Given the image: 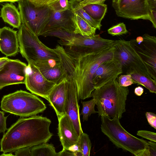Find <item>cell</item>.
I'll list each match as a JSON object with an SVG mask.
<instances>
[{
    "label": "cell",
    "instance_id": "6da1fadb",
    "mask_svg": "<svg viewBox=\"0 0 156 156\" xmlns=\"http://www.w3.org/2000/svg\"><path fill=\"white\" fill-rule=\"evenodd\" d=\"M54 49L68 76L74 81L79 100L91 97L95 89L93 83L94 75L101 63L113 59L115 48L111 46L98 52L75 57L68 55L62 46L57 45Z\"/></svg>",
    "mask_w": 156,
    "mask_h": 156
},
{
    "label": "cell",
    "instance_id": "7a4b0ae2",
    "mask_svg": "<svg viewBox=\"0 0 156 156\" xmlns=\"http://www.w3.org/2000/svg\"><path fill=\"white\" fill-rule=\"evenodd\" d=\"M51 123L49 119L41 116L19 119L4 133L0 151L12 153L23 147L47 143L53 136L49 130Z\"/></svg>",
    "mask_w": 156,
    "mask_h": 156
},
{
    "label": "cell",
    "instance_id": "3957f363",
    "mask_svg": "<svg viewBox=\"0 0 156 156\" xmlns=\"http://www.w3.org/2000/svg\"><path fill=\"white\" fill-rule=\"evenodd\" d=\"M129 93L128 87L120 86L116 79L95 89L91 97L97 101L98 115L120 119L126 112V101Z\"/></svg>",
    "mask_w": 156,
    "mask_h": 156
},
{
    "label": "cell",
    "instance_id": "277c9868",
    "mask_svg": "<svg viewBox=\"0 0 156 156\" xmlns=\"http://www.w3.org/2000/svg\"><path fill=\"white\" fill-rule=\"evenodd\" d=\"M102 132L116 147L136 156H147V141L130 134L122 126L119 119L101 116Z\"/></svg>",
    "mask_w": 156,
    "mask_h": 156
},
{
    "label": "cell",
    "instance_id": "5b68a950",
    "mask_svg": "<svg viewBox=\"0 0 156 156\" xmlns=\"http://www.w3.org/2000/svg\"><path fill=\"white\" fill-rule=\"evenodd\" d=\"M54 36L60 39L59 43L64 46L66 52L73 57L98 52L112 46L115 41L103 38L99 34L87 36L65 31H58Z\"/></svg>",
    "mask_w": 156,
    "mask_h": 156
},
{
    "label": "cell",
    "instance_id": "8992f818",
    "mask_svg": "<svg viewBox=\"0 0 156 156\" xmlns=\"http://www.w3.org/2000/svg\"><path fill=\"white\" fill-rule=\"evenodd\" d=\"M1 108L7 112L27 117L43 112L46 106L36 96L20 90L3 96L1 101Z\"/></svg>",
    "mask_w": 156,
    "mask_h": 156
},
{
    "label": "cell",
    "instance_id": "52a82bcc",
    "mask_svg": "<svg viewBox=\"0 0 156 156\" xmlns=\"http://www.w3.org/2000/svg\"><path fill=\"white\" fill-rule=\"evenodd\" d=\"M17 36L20 53L28 63L34 64L45 59L59 58L54 49L43 43L24 24L22 23Z\"/></svg>",
    "mask_w": 156,
    "mask_h": 156
},
{
    "label": "cell",
    "instance_id": "ba28073f",
    "mask_svg": "<svg viewBox=\"0 0 156 156\" xmlns=\"http://www.w3.org/2000/svg\"><path fill=\"white\" fill-rule=\"evenodd\" d=\"M113 46L115 48L114 58L121 63L122 70L125 69L126 74L136 72L153 79L130 41L115 40Z\"/></svg>",
    "mask_w": 156,
    "mask_h": 156
},
{
    "label": "cell",
    "instance_id": "9c48e42d",
    "mask_svg": "<svg viewBox=\"0 0 156 156\" xmlns=\"http://www.w3.org/2000/svg\"><path fill=\"white\" fill-rule=\"evenodd\" d=\"M22 23L38 37L47 22L51 10L48 6L37 7L28 0L18 2Z\"/></svg>",
    "mask_w": 156,
    "mask_h": 156
},
{
    "label": "cell",
    "instance_id": "30bf717a",
    "mask_svg": "<svg viewBox=\"0 0 156 156\" xmlns=\"http://www.w3.org/2000/svg\"><path fill=\"white\" fill-rule=\"evenodd\" d=\"M112 6L119 17L137 20L151 21L150 0H118Z\"/></svg>",
    "mask_w": 156,
    "mask_h": 156
},
{
    "label": "cell",
    "instance_id": "8fae6325",
    "mask_svg": "<svg viewBox=\"0 0 156 156\" xmlns=\"http://www.w3.org/2000/svg\"><path fill=\"white\" fill-rule=\"evenodd\" d=\"M143 41L138 44L135 39L131 44L147 67L152 78L156 81V38L145 34L142 36Z\"/></svg>",
    "mask_w": 156,
    "mask_h": 156
},
{
    "label": "cell",
    "instance_id": "7c38bea8",
    "mask_svg": "<svg viewBox=\"0 0 156 156\" xmlns=\"http://www.w3.org/2000/svg\"><path fill=\"white\" fill-rule=\"evenodd\" d=\"M26 88L32 94L47 100L48 96L56 84L46 79L38 68L32 63H28L24 83Z\"/></svg>",
    "mask_w": 156,
    "mask_h": 156
},
{
    "label": "cell",
    "instance_id": "4fadbf2b",
    "mask_svg": "<svg viewBox=\"0 0 156 156\" xmlns=\"http://www.w3.org/2000/svg\"><path fill=\"white\" fill-rule=\"evenodd\" d=\"M27 64L19 59H9L0 70V89L11 85L25 83Z\"/></svg>",
    "mask_w": 156,
    "mask_h": 156
},
{
    "label": "cell",
    "instance_id": "5bb4252c",
    "mask_svg": "<svg viewBox=\"0 0 156 156\" xmlns=\"http://www.w3.org/2000/svg\"><path fill=\"white\" fill-rule=\"evenodd\" d=\"M74 15L71 8L61 12H55L51 10L49 17L40 36L46 37L48 34L58 30L74 33L75 29Z\"/></svg>",
    "mask_w": 156,
    "mask_h": 156
},
{
    "label": "cell",
    "instance_id": "9a60e30c",
    "mask_svg": "<svg viewBox=\"0 0 156 156\" xmlns=\"http://www.w3.org/2000/svg\"><path fill=\"white\" fill-rule=\"evenodd\" d=\"M67 80L65 112L72 121L79 137L83 131L80 122L76 88L74 81L70 76H68Z\"/></svg>",
    "mask_w": 156,
    "mask_h": 156
},
{
    "label": "cell",
    "instance_id": "2e32d148",
    "mask_svg": "<svg viewBox=\"0 0 156 156\" xmlns=\"http://www.w3.org/2000/svg\"><path fill=\"white\" fill-rule=\"evenodd\" d=\"M122 72L121 64L114 58L103 62L97 69L93 77L95 89L116 79Z\"/></svg>",
    "mask_w": 156,
    "mask_h": 156
},
{
    "label": "cell",
    "instance_id": "e0dca14e",
    "mask_svg": "<svg viewBox=\"0 0 156 156\" xmlns=\"http://www.w3.org/2000/svg\"><path fill=\"white\" fill-rule=\"evenodd\" d=\"M33 64L46 79L56 84L61 82L68 76L59 58L41 60Z\"/></svg>",
    "mask_w": 156,
    "mask_h": 156
},
{
    "label": "cell",
    "instance_id": "ac0fdd59",
    "mask_svg": "<svg viewBox=\"0 0 156 156\" xmlns=\"http://www.w3.org/2000/svg\"><path fill=\"white\" fill-rule=\"evenodd\" d=\"M58 119L60 140L63 149H68L77 143L79 137L72 121L66 114Z\"/></svg>",
    "mask_w": 156,
    "mask_h": 156
},
{
    "label": "cell",
    "instance_id": "d6986e66",
    "mask_svg": "<svg viewBox=\"0 0 156 156\" xmlns=\"http://www.w3.org/2000/svg\"><path fill=\"white\" fill-rule=\"evenodd\" d=\"M17 31L8 27L0 29V51L6 56H15L19 51Z\"/></svg>",
    "mask_w": 156,
    "mask_h": 156
},
{
    "label": "cell",
    "instance_id": "ffe728a7",
    "mask_svg": "<svg viewBox=\"0 0 156 156\" xmlns=\"http://www.w3.org/2000/svg\"><path fill=\"white\" fill-rule=\"evenodd\" d=\"M67 77L56 84L48 96L47 100L54 110L58 118L66 113L64 106L67 87Z\"/></svg>",
    "mask_w": 156,
    "mask_h": 156
},
{
    "label": "cell",
    "instance_id": "44dd1931",
    "mask_svg": "<svg viewBox=\"0 0 156 156\" xmlns=\"http://www.w3.org/2000/svg\"><path fill=\"white\" fill-rule=\"evenodd\" d=\"M1 17L3 20L14 28L19 29L22 24L20 12L12 3L3 5L1 11Z\"/></svg>",
    "mask_w": 156,
    "mask_h": 156
},
{
    "label": "cell",
    "instance_id": "7402d4cb",
    "mask_svg": "<svg viewBox=\"0 0 156 156\" xmlns=\"http://www.w3.org/2000/svg\"><path fill=\"white\" fill-rule=\"evenodd\" d=\"M74 14V22L75 27L74 34L87 36L95 35L96 28L91 26L78 15L75 13Z\"/></svg>",
    "mask_w": 156,
    "mask_h": 156
},
{
    "label": "cell",
    "instance_id": "603a6c76",
    "mask_svg": "<svg viewBox=\"0 0 156 156\" xmlns=\"http://www.w3.org/2000/svg\"><path fill=\"white\" fill-rule=\"evenodd\" d=\"M82 8L93 19L101 22L106 12L107 6L104 3L92 4L86 5Z\"/></svg>",
    "mask_w": 156,
    "mask_h": 156
},
{
    "label": "cell",
    "instance_id": "cb8c5ba5",
    "mask_svg": "<svg viewBox=\"0 0 156 156\" xmlns=\"http://www.w3.org/2000/svg\"><path fill=\"white\" fill-rule=\"evenodd\" d=\"M133 83L141 85L147 88L152 93H156V81L152 79L139 73H129Z\"/></svg>",
    "mask_w": 156,
    "mask_h": 156
},
{
    "label": "cell",
    "instance_id": "d4e9b609",
    "mask_svg": "<svg viewBox=\"0 0 156 156\" xmlns=\"http://www.w3.org/2000/svg\"><path fill=\"white\" fill-rule=\"evenodd\" d=\"M31 156H58V153L51 144L46 143L32 146Z\"/></svg>",
    "mask_w": 156,
    "mask_h": 156
},
{
    "label": "cell",
    "instance_id": "484cf974",
    "mask_svg": "<svg viewBox=\"0 0 156 156\" xmlns=\"http://www.w3.org/2000/svg\"><path fill=\"white\" fill-rule=\"evenodd\" d=\"M81 156H89L90 155L91 143L88 135L83 132L79 136L77 142Z\"/></svg>",
    "mask_w": 156,
    "mask_h": 156
},
{
    "label": "cell",
    "instance_id": "4316f807",
    "mask_svg": "<svg viewBox=\"0 0 156 156\" xmlns=\"http://www.w3.org/2000/svg\"><path fill=\"white\" fill-rule=\"evenodd\" d=\"M81 103L82 108L80 115L83 116V121H87L89 117L91 114L98 113L94 108L95 106L97 104V101L94 98L87 101H81Z\"/></svg>",
    "mask_w": 156,
    "mask_h": 156
},
{
    "label": "cell",
    "instance_id": "83f0119b",
    "mask_svg": "<svg viewBox=\"0 0 156 156\" xmlns=\"http://www.w3.org/2000/svg\"><path fill=\"white\" fill-rule=\"evenodd\" d=\"M74 13L78 15L92 27L100 30L101 25V22H98L93 19L83 9L80 8L77 10L73 11Z\"/></svg>",
    "mask_w": 156,
    "mask_h": 156
},
{
    "label": "cell",
    "instance_id": "f1b7e54d",
    "mask_svg": "<svg viewBox=\"0 0 156 156\" xmlns=\"http://www.w3.org/2000/svg\"><path fill=\"white\" fill-rule=\"evenodd\" d=\"M48 6L51 10L55 12H61L71 8L68 0H58Z\"/></svg>",
    "mask_w": 156,
    "mask_h": 156
},
{
    "label": "cell",
    "instance_id": "f546056e",
    "mask_svg": "<svg viewBox=\"0 0 156 156\" xmlns=\"http://www.w3.org/2000/svg\"><path fill=\"white\" fill-rule=\"evenodd\" d=\"M107 31L108 34L113 36L125 34L128 32L123 23H120L112 27Z\"/></svg>",
    "mask_w": 156,
    "mask_h": 156
},
{
    "label": "cell",
    "instance_id": "4dcf8cb0",
    "mask_svg": "<svg viewBox=\"0 0 156 156\" xmlns=\"http://www.w3.org/2000/svg\"><path fill=\"white\" fill-rule=\"evenodd\" d=\"M137 135L151 141L156 142V133H155L145 130H140L137 131Z\"/></svg>",
    "mask_w": 156,
    "mask_h": 156
},
{
    "label": "cell",
    "instance_id": "1f68e13d",
    "mask_svg": "<svg viewBox=\"0 0 156 156\" xmlns=\"http://www.w3.org/2000/svg\"><path fill=\"white\" fill-rule=\"evenodd\" d=\"M118 83L120 86L123 87H128L133 83L131 75L129 74L120 76Z\"/></svg>",
    "mask_w": 156,
    "mask_h": 156
},
{
    "label": "cell",
    "instance_id": "d6a6232c",
    "mask_svg": "<svg viewBox=\"0 0 156 156\" xmlns=\"http://www.w3.org/2000/svg\"><path fill=\"white\" fill-rule=\"evenodd\" d=\"M106 0H83L81 2L77 3L71 9L73 11H75L83 8L84 6L87 5L92 4L104 3Z\"/></svg>",
    "mask_w": 156,
    "mask_h": 156
},
{
    "label": "cell",
    "instance_id": "836d02e7",
    "mask_svg": "<svg viewBox=\"0 0 156 156\" xmlns=\"http://www.w3.org/2000/svg\"><path fill=\"white\" fill-rule=\"evenodd\" d=\"M37 7L48 6L49 4L58 0H28Z\"/></svg>",
    "mask_w": 156,
    "mask_h": 156
},
{
    "label": "cell",
    "instance_id": "e575fe53",
    "mask_svg": "<svg viewBox=\"0 0 156 156\" xmlns=\"http://www.w3.org/2000/svg\"><path fill=\"white\" fill-rule=\"evenodd\" d=\"M145 115L149 124L155 129H156V115L155 114L147 112Z\"/></svg>",
    "mask_w": 156,
    "mask_h": 156
},
{
    "label": "cell",
    "instance_id": "d590c367",
    "mask_svg": "<svg viewBox=\"0 0 156 156\" xmlns=\"http://www.w3.org/2000/svg\"><path fill=\"white\" fill-rule=\"evenodd\" d=\"M32 147H26L18 149L14 152L15 156H31V151Z\"/></svg>",
    "mask_w": 156,
    "mask_h": 156
},
{
    "label": "cell",
    "instance_id": "8d00e7d4",
    "mask_svg": "<svg viewBox=\"0 0 156 156\" xmlns=\"http://www.w3.org/2000/svg\"><path fill=\"white\" fill-rule=\"evenodd\" d=\"M147 153L148 156H156V142L147 141Z\"/></svg>",
    "mask_w": 156,
    "mask_h": 156
},
{
    "label": "cell",
    "instance_id": "74e56055",
    "mask_svg": "<svg viewBox=\"0 0 156 156\" xmlns=\"http://www.w3.org/2000/svg\"><path fill=\"white\" fill-rule=\"evenodd\" d=\"M7 118V117L4 115V113L0 111V133H4L7 130L6 124Z\"/></svg>",
    "mask_w": 156,
    "mask_h": 156
},
{
    "label": "cell",
    "instance_id": "f35d334b",
    "mask_svg": "<svg viewBox=\"0 0 156 156\" xmlns=\"http://www.w3.org/2000/svg\"><path fill=\"white\" fill-rule=\"evenodd\" d=\"M75 156L74 153L72 150L68 149H64L58 153V156Z\"/></svg>",
    "mask_w": 156,
    "mask_h": 156
},
{
    "label": "cell",
    "instance_id": "ab89813d",
    "mask_svg": "<svg viewBox=\"0 0 156 156\" xmlns=\"http://www.w3.org/2000/svg\"><path fill=\"white\" fill-rule=\"evenodd\" d=\"M151 21L153 26L156 28V9H152L151 10L150 15Z\"/></svg>",
    "mask_w": 156,
    "mask_h": 156
},
{
    "label": "cell",
    "instance_id": "60d3db41",
    "mask_svg": "<svg viewBox=\"0 0 156 156\" xmlns=\"http://www.w3.org/2000/svg\"><path fill=\"white\" fill-rule=\"evenodd\" d=\"M144 90L143 87L140 86H138L136 87L134 90L135 94L138 96H140L143 94Z\"/></svg>",
    "mask_w": 156,
    "mask_h": 156
},
{
    "label": "cell",
    "instance_id": "b9f144b4",
    "mask_svg": "<svg viewBox=\"0 0 156 156\" xmlns=\"http://www.w3.org/2000/svg\"><path fill=\"white\" fill-rule=\"evenodd\" d=\"M9 59L7 57H0V70L8 62Z\"/></svg>",
    "mask_w": 156,
    "mask_h": 156
},
{
    "label": "cell",
    "instance_id": "7bdbcfd3",
    "mask_svg": "<svg viewBox=\"0 0 156 156\" xmlns=\"http://www.w3.org/2000/svg\"><path fill=\"white\" fill-rule=\"evenodd\" d=\"M83 0H70L69 2L70 6L71 8H73L77 3L81 2Z\"/></svg>",
    "mask_w": 156,
    "mask_h": 156
},
{
    "label": "cell",
    "instance_id": "ee69618b",
    "mask_svg": "<svg viewBox=\"0 0 156 156\" xmlns=\"http://www.w3.org/2000/svg\"><path fill=\"white\" fill-rule=\"evenodd\" d=\"M150 4L151 9H156V0H150Z\"/></svg>",
    "mask_w": 156,
    "mask_h": 156
},
{
    "label": "cell",
    "instance_id": "f6af8a7d",
    "mask_svg": "<svg viewBox=\"0 0 156 156\" xmlns=\"http://www.w3.org/2000/svg\"><path fill=\"white\" fill-rule=\"evenodd\" d=\"M135 40L137 43L139 44L143 42V38L142 37L139 36L137 37Z\"/></svg>",
    "mask_w": 156,
    "mask_h": 156
},
{
    "label": "cell",
    "instance_id": "bcb514c9",
    "mask_svg": "<svg viewBox=\"0 0 156 156\" xmlns=\"http://www.w3.org/2000/svg\"><path fill=\"white\" fill-rule=\"evenodd\" d=\"M14 155H13L12 154V153H10L7 154V153H3L0 156H14Z\"/></svg>",
    "mask_w": 156,
    "mask_h": 156
},
{
    "label": "cell",
    "instance_id": "7dc6e473",
    "mask_svg": "<svg viewBox=\"0 0 156 156\" xmlns=\"http://www.w3.org/2000/svg\"><path fill=\"white\" fill-rule=\"evenodd\" d=\"M4 2H16L15 0H0V3Z\"/></svg>",
    "mask_w": 156,
    "mask_h": 156
},
{
    "label": "cell",
    "instance_id": "c3c4849f",
    "mask_svg": "<svg viewBox=\"0 0 156 156\" xmlns=\"http://www.w3.org/2000/svg\"><path fill=\"white\" fill-rule=\"evenodd\" d=\"M118 0H112V3H116L118 2Z\"/></svg>",
    "mask_w": 156,
    "mask_h": 156
},
{
    "label": "cell",
    "instance_id": "681fc988",
    "mask_svg": "<svg viewBox=\"0 0 156 156\" xmlns=\"http://www.w3.org/2000/svg\"><path fill=\"white\" fill-rule=\"evenodd\" d=\"M15 0L16 1V2H19V1H22V0Z\"/></svg>",
    "mask_w": 156,
    "mask_h": 156
},
{
    "label": "cell",
    "instance_id": "f907efd6",
    "mask_svg": "<svg viewBox=\"0 0 156 156\" xmlns=\"http://www.w3.org/2000/svg\"><path fill=\"white\" fill-rule=\"evenodd\" d=\"M0 17H1V16H0Z\"/></svg>",
    "mask_w": 156,
    "mask_h": 156
}]
</instances>
